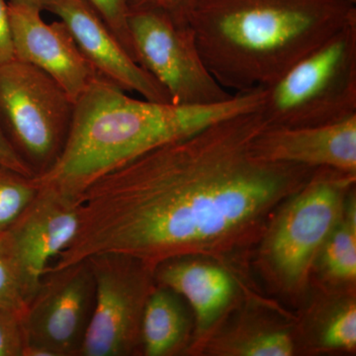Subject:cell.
I'll use <instances>...</instances> for the list:
<instances>
[{"label":"cell","mask_w":356,"mask_h":356,"mask_svg":"<svg viewBox=\"0 0 356 356\" xmlns=\"http://www.w3.org/2000/svg\"><path fill=\"white\" fill-rule=\"evenodd\" d=\"M74 102L43 70L20 60L0 64V129L33 177L60 158Z\"/></svg>","instance_id":"obj_5"},{"label":"cell","mask_w":356,"mask_h":356,"mask_svg":"<svg viewBox=\"0 0 356 356\" xmlns=\"http://www.w3.org/2000/svg\"><path fill=\"white\" fill-rule=\"evenodd\" d=\"M154 277L159 285L188 301L199 330L217 320L234 294L233 280L221 267L184 257L161 262L154 269Z\"/></svg>","instance_id":"obj_14"},{"label":"cell","mask_w":356,"mask_h":356,"mask_svg":"<svg viewBox=\"0 0 356 356\" xmlns=\"http://www.w3.org/2000/svg\"><path fill=\"white\" fill-rule=\"evenodd\" d=\"M262 159L356 175V114L310 127L267 125L255 140Z\"/></svg>","instance_id":"obj_13"},{"label":"cell","mask_w":356,"mask_h":356,"mask_svg":"<svg viewBox=\"0 0 356 356\" xmlns=\"http://www.w3.org/2000/svg\"><path fill=\"white\" fill-rule=\"evenodd\" d=\"M261 109L156 147L93 182L74 242L47 270L103 252L156 267L213 250L298 191L313 168L262 159Z\"/></svg>","instance_id":"obj_1"},{"label":"cell","mask_w":356,"mask_h":356,"mask_svg":"<svg viewBox=\"0 0 356 356\" xmlns=\"http://www.w3.org/2000/svg\"><path fill=\"white\" fill-rule=\"evenodd\" d=\"M95 302L79 356H128L140 346L143 313L154 285V268L119 252L88 257Z\"/></svg>","instance_id":"obj_6"},{"label":"cell","mask_w":356,"mask_h":356,"mask_svg":"<svg viewBox=\"0 0 356 356\" xmlns=\"http://www.w3.org/2000/svg\"><path fill=\"white\" fill-rule=\"evenodd\" d=\"M129 26L138 64L165 89L172 104H213L234 95L208 70L189 24L154 11H132Z\"/></svg>","instance_id":"obj_8"},{"label":"cell","mask_w":356,"mask_h":356,"mask_svg":"<svg viewBox=\"0 0 356 356\" xmlns=\"http://www.w3.org/2000/svg\"><path fill=\"white\" fill-rule=\"evenodd\" d=\"M95 302L88 259L48 270L23 316L25 356H79Z\"/></svg>","instance_id":"obj_9"},{"label":"cell","mask_w":356,"mask_h":356,"mask_svg":"<svg viewBox=\"0 0 356 356\" xmlns=\"http://www.w3.org/2000/svg\"><path fill=\"white\" fill-rule=\"evenodd\" d=\"M81 222V203L39 187L27 209L2 234L19 270L28 304L51 262L74 242Z\"/></svg>","instance_id":"obj_10"},{"label":"cell","mask_w":356,"mask_h":356,"mask_svg":"<svg viewBox=\"0 0 356 356\" xmlns=\"http://www.w3.org/2000/svg\"><path fill=\"white\" fill-rule=\"evenodd\" d=\"M14 58L43 70L76 102L100 76L63 21L47 23L42 10L8 3Z\"/></svg>","instance_id":"obj_11"},{"label":"cell","mask_w":356,"mask_h":356,"mask_svg":"<svg viewBox=\"0 0 356 356\" xmlns=\"http://www.w3.org/2000/svg\"><path fill=\"white\" fill-rule=\"evenodd\" d=\"M0 306L22 314L28 306L19 270L3 235H0Z\"/></svg>","instance_id":"obj_18"},{"label":"cell","mask_w":356,"mask_h":356,"mask_svg":"<svg viewBox=\"0 0 356 356\" xmlns=\"http://www.w3.org/2000/svg\"><path fill=\"white\" fill-rule=\"evenodd\" d=\"M198 0H126L129 13L154 11L168 16L177 24H188L192 9Z\"/></svg>","instance_id":"obj_23"},{"label":"cell","mask_w":356,"mask_h":356,"mask_svg":"<svg viewBox=\"0 0 356 356\" xmlns=\"http://www.w3.org/2000/svg\"><path fill=\"white\" fill-rule=\"evenodd\" d=\"M268 125L310 127L356 114V22L337 32L266 89Z\"/></svg>","instance_id":"obj_4"},{"label":"cell","mask_w":356,"mask_h":356,"mask_svg":"<svg viewBox=\"0 0 356 356\" xmlns=\"http://www.w3.org/2000/svg\"><path fill=\"white\" fill-rule=\"evenodd\" d=\"M355 175L317 168L295 192L267 242L269 261L288 284L305 278L312 261L341 219Z\"/></svg>","instance_id":"obj_7"},{"label":"cell","mask_w":356,"mask_h":356,"mask_svg":"<svg viewBox=\"0 0 356 356\" xmlns=\"http://www.w3.org/2000/svg\"><path fill=\"white\" fill-rule=\"evenodd\" d=\"M48 0H9V4L13 6H23L32 7V8L40 9V10H44V6H46Z\"/></svg>","instance_id":"obj_26"},{"label":"cell","mask_w":356,"mask_h":356,"mask_svg":"<svg viewBox=\"0 0 356 356\" xmlns=\"http://www.w3.org/2000/svg\"><path fill=\"white\" fill-rule=\"evenodd\" d=\"M346 1L351 2V3L356 4V0H346Z\"/></svg>","instance_id":"obj_27"},{"label":"cell","mask_w":356,"mask_h":356,"mask_svg":"<svg viewBox=\"0 0 356 356\" xmlns=\"http://www.w3.org/2000/svg\"><path fill=\"white\" fill-rule=\"evenodd\" d=\"M38 192L34 177L0 165V235L17 221Z\"/></svg>","instance_id":"obj_17"},{"label":"cell","mask_w":356,"mask_h":356,"mask_svg":"<svg viewBox=\"0 0 356 356\" xmlns=\"http://www.w3.org/2000/svg\"><path fill=\"white\" fill-rule=\"evenodd\" d=\"M353 22L346 0H198L188 18L208 70L234 95L270 88Z\"/></svg>","instance_id":"obj_3"},{"label":"cell","mask_w":356,"mask_h":356,"mask_svg":"<svg viewBox=\"0 0 356 356\" xmlns=\"http://www.w3.org/2000/svg\"><path fill=\"white\" fill-rule=\"evenodd\" d=\"M266 89L235 93L224 102L177 105L136 99L100 76L74 102L69 137L48 172L34 177L40 188L81 203L103 175L143 154L206 128L261 108Z\"/></svg>","instance_id":"obj_2"},{"label":"cell","mask_w":356,"mask_h":356,"mask_svg":"<svg viewBox=\"0 0 356 356\" xmlns=\"http://www.w3.org/2000/svg\"><path fill=\"white\" fill-rule=\"evenodd\" d=\"M186 331V316L177 293L161 285L154 288L143 313L142 353L147 356L172 355L184 343Z\"/></svg>","instance_id":"obj_15"},{"label":"cell","mask_w":356,"mask_h":356,"mask_svg":"<svg viewBox=\"0 0 356 356\" xmlns=\"http://www.w3.org/2000/svg\"><path fill=\"white\" fill-rule=\"evenodd\" d=\"M323 343L334 350H351L356 346V307L350 304L331 318L323 332Z\"/></svg>","instance_id":"obj_20"},{"label":"cell","mask_w":356,"mask_h":356,"mask_svg":"<svg viewBox=\"0 0 356 356\" xmlns=\"http://www.w3.org/2000/svg\"><path fill=\"white\" fill-rule=\"evenodd\" d=\"M13 43L9 21L8 3L0 0V64L13 60Z\"/></svg>","instance_id":"obj_24"},{"label":"cell","mask_w":356,"mask_h":356,"mask_svg":"<svg viewBox=\"0 0 356 356\" xmlns=\"http://www.w3.org/2000/svg\"><path fill=\"white\" fill-rule=\"evenodd\" d=\"M44 10L57 15L69 28L79 50L100 76L144 99L172 103L165 89L129 55L84 0H48Z\"/></svg>","instance_id":"obj_12"},{"label":"cell","mask_w":356,"mask_h":356,"mask_svg":"<svg viewBox=\"0 0 356 356\" xmlns=\"http://www.w3.org/2000/svg\"><path fill=\"white\" fill-rule=\"evenodd\" d=\"M24 314L0 306V356H25Z\"/></svg>","instance_id":"obj_21"},{"label":"cell","mask_w":356,"mask_h":356,"mask_svg":"<svg viewBox=\"0 0 356 356\" xmlns=\"http://www.w3.org/2000/svg\"><path fill=\"white\" fill-rule=\"evenodd\" d=\"M292 337L284 332H261L238 348L243 356H290L294 353Z\"/></svg>","instance_id":"obj_22"},{"label":"cell","mask_w":356,"mask_h":356,"mask_svg":"<svg viewBox=\"0 0 356 356\" xmlns=\"http://www.w3.org/2000/svg\"><path fill=\"white\" fill-rule=\"evenodd\" d=\"M343 214L324 245L323 262L336 280L353 281L356 277V204L348 199Z\"/></svg>","instance_id":"obj_16"},{"label":"cell","mask_w":356,"mask_h":356,"mask_svg":"<svg viewBox=\"0 0 356 356\" xmlns=\"http://www.w3.org/2000/svg\"><path fill=\"white\" fill-rule=\"evenodd\" d=\"M103 22L111 30L116 38L126 49L129 55L137 62L134 49L130 26H129V9L126 0H84ZM138 63V62H137Z\"/></svg>","instance_id":"obj_19"},{"label":"cell","mask_w":356,"mask_h":356,"mask_svg":"<svg viewBox=\"0 0 356 356\" xmlns=\"http://www.w3.org/2000/svg\"><path fill=\"white\" fill-rule=\"evenodd\" d=\"M0 165L8 166L16 172L23 173L28 177H33L29 168L23 163L22 159L15 153L13 147L9 144L1 129H0Z\"/></svg>","instance_id":"obj_25"}]
</instances>
